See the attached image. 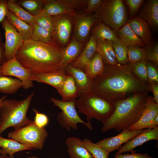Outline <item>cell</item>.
Returning <instances> with one entry per match:
<instances>
[{
    "label": "cell",
    "mask_w": 158,
    "mask_h": 158,
    "mask_svg": "<svg viewBox=\"0 0 158 158\" xmlns=\"http://www.w3.org/2000/svg\"><path fill=\"white\" fill-rule=\"evenodd\" d=\"M84 43L73 38L70 43L62 48L61 69H64L79 57L83 48Z\"/></svg>",
    "instance_id": "cell-19"
},
{
    "label": "cell",
    "mask_w": 158,
    "mask_h": 158,
    "mask_svg": "<svg viewBox=\"0 0 158 158\" xmlns=\"http://www.w3.org/2000/svg\"><path fill=\"white\" fill-rule=\"evenodd\" d=\"M146 59L143 60L133 64L132 72L134 76L137 79L145 83L148 81L147 73Z\"/></svg>",
    "instance_id": "cell-39"
},
{
    "label": "cell",
    "mask_w": 158,
    "mask_h": 158,
    "mask_svg": "<svg viewBox=\"0 0 158 158\" xmlns=\"http://www.w3.org/2000/svg\"><path fill=\"white\" fill-rule=\"evenodd\" d=\"M34 17L35 23L52 33L53 23L51 16L42 9L37 15L34 16Z\"/></svg>",
    "instance_id": "cell-38"
},
{
    "label": "cell",
    "mask_w": 158,
    "mask_h": 158,
    "mask_svg": "<svg viewBox=\"0 0 158 158\" xmlns=\"http://www.w3.org/2000/svg\"><path fill=\"white\" fill-rule=\"evenodd\" d=\"M65 70L73 78L78 90V97L82 94L91 91L93 79L88 78L83 70L74 67L70 64Z\"/></svg>",
    "instance_id": "cell-17"
},
{
    "label": "cell",
    "mask_w": 158,
    "mask_h": 158,
    "mask_svg": "<svg viewBox=\"0 0 158 158\" xmlns=\"http://www.w3.org/2000/svg\"><path fill=\"white\" fill-rule=\"evenodd\" d=\"M15 2L30 13L35 16L43 9L44 0H19Z\"/></svg>",
    "instance_id": "cell-35"
},
{
    "label": "cell",
    "mask_w": 158,
    "mask_h": 158,
    "mask_svg": "<svg viewBox=\"0 0 158 158\" xmlns=\"http://www.w3.org/2000/svg\"><path fill=\"white\" fill-rule=\"evenodd\" d=\"M43 10L51 16L63 15L75 16L76 15L74 9L63 0H44Z\"/></svg>",
    "instance_id": "cell-21"
},
{
    "label": "cell",
    "mask_w": 158,
    "mask_h": 158,
    "mask_svg": "<svg viewBox=\"0 0 158 158\" xmlns=\"http://www.w3.org/2000/svg\"><path fill=\"white\" fill-rule=\"evenodd\" d=\"M1 158H11L10 157H8L7 156L6 157H4L1 156ZM26 158H41L38 157L37 156H32Z\"/></svg>",
    "instance_id": "cell-52"
},
{
    "label": "cell",
    "mask_w": 158,
    "mask_h": 158,
    "mask_svg": "<svg viewBox=\"0 0 158 158\" xmlns=\"http://www.w3.org/2000/svg\"><path fill=\"white\" fill-rule=\"evenodd\" d=\"M6 98H7V96L6 95L3 96L0 98V106L3 101Z\"/></svg>",
    "instance_id": "cell-51"
},
{
    "label": "cell",
    "mask_w": 158,
    "mask_h": 158,
    "mask_svg": "<svg viewBox=\"0 0 158 158\" xmlns=\"http://www.w3.org/2000/svg\"><path fill=\"white\" fill-rule=\"evenodd\" d=\"M158 140V126L152 129L147 128L141 133L130 140L122 146L116 154L126 152H136L134 149L150 140Z\"/></svg>",
    "instance_id": "cell-14"
},
{
    "label": "cell",
    "mask_w": 158,
    "mask_h": 158,
    "mask_svg": "<svg viewBox=\"0 0 158 158\" xmlns=\"http://www.w3.org/2000/svg\"><path fill=\"white\" fill-rule=\"evenodd\" d=\"M68 75L64 70L61 69L41 74H32L31 79L32 81L49 85L57 90L61 87Z\"/></svg>",
    "instance_id": "cell-16"
},
{
    "label": "cell",
    "mask_w": 158,
    "mask_h": 158,
    "mask_svg": "<svg viewBox=\"0 0 158 158\" xmlns=\"http://www.w3.org/2000/svg\"><path fill=\"white\" fill-rule=\"evenodd\" d=\"M62 48L57 44L24 40L16 55L17 59L32 74L61 69Z\"/></svg>",
    "instance_id": "cell-2"
},
{
    "label": "cell",
    "mask_w": 158,
    "mask_h": 158,
    "mask_svg": "<svg viewBox=\"0 0 158 158\" xmlns=\"http://www.w3.org/2000/svg\"><path fill=\"white\" fill-rule=\"evenodd\" d=\"M112 43L117 63L120 65H123L128 63V47L122 43L119 39L115 42H112Z\"/></svg>",
    "instance_id": "cell-36"
},
{
    "label": "cell",
    "mask_w": 158,
    "mask_h": 158,
    "mask_svg": "<svg viewBox=\"0 0 158 158\" xmlns=\"http://www.w3.org/2000/svg\"><path fill=\"white\" fill-rule=\"evenodd\" d=\"M15 0H7L8 9L19 18L32 26L35 23L34 16L16 3Z\"/></svg>",
    "instance_id": "cell-31"
},
{
    "label": "cell",
    "mask_w": 158,
    "mask_h": 158,
    "mask_svg": "<svg viewBox=\"0 0 158 158\" xmlns=\"http://www.w3.org/2000/svg\"><path fill=\"white\" fill-rule=\"evenodd\" d=\"M124 1L129 9L130 16L132 18L136 16L144 0H126Z\"/></svg>",
    "instance_id": "cell-42"
},
{
    "label": "cell",
    "mask_w": 158,
    "mask_h": 158,
    "mask_svg": "<svg viewBox=\"0 0 158 158\" xmlns=\"http://www.w3.org/2000/svg\"><path fill=\"white\" fill-rule=\"evenodd\" d=\"M144 130H129L126 129L118 135L104 138L97 143L110 153L118 150L122 145L142 133Z\"/></svg>",
    "instance_id": "cell-13"
},
{
    "label": "cell",
    "mask_w": 158,
    "mask_h": 158,
    "mask_svg": "<svg viewBox=\"0 0 158 158\" xmlns=\"http://www.w3.org/2000/svg\"><path fill=\"white\" fill-rule=\"evenodd\" d=\"M6 17L24 40L31 39L33 31L32 26L19 18L9 10Z\"/></svg>",
    "instance_id": "cell-26"
},
{
    "label": "cell",
    "mask_w": 158,
    "mask_h": 158,
    "mask_svg": "<svg viewBox=\"0 0 158 158\" xmlns=\"http://www.w3.org/2000/svg\"><path fill=\"white\" fill-rule=\"evenodd\" d=\"M78 97L75 101L78 112L85 116L87 123L91 126L92 118L103 124L114 110L115 103L106 100L92 91L82 94Z\"/></svg>",
    "instance_id": "cell-5"
},
{
    "label": "cell",
    "mask_w": 158,
    "mask_h": 158,
    "mask_svg": "<svg viewBox=\"0 0 158 158\" xmlns=\"http://www.w3.org/2000/svg\"><path fill=\"white\" fill-rule=\"evenodd\" d=\"M157 66L152 61H147L146 67L147 81L158 84V69Z\"/></svg>",
    "instance_id": "cell-40"
},
{
    "label": "cell",
    "mask_w": 158,
    "mask_h": 158,
    "mask_svg": "<svg viewBox=\"0 0 158 158\" xmlns=\"http://www.w3.org/2000/svg\"><path fill=\"white\" fill-rule=\"evenodd\" d=\"M0 66H1V65H0Z\"/></svg>",
    "instance_id": "cell-54"
},
{
    "label": "cell",
    "mask_w": 158,
    "mask_h": 158,
    "mask_svg": "<svg viewBox=\"0 0 158 158\" xmlns=\"http://www.w3.org/2000/svg\"><path fill=\"white\" fill-rule=\"evenodd\" d=\"M70 16L65 15L52 16V38L54 42L61 47L66 44L71 35L72 23Z\"/></svg>",
    "instance_id": "cell-11"
},
{
    "label": "cell",
    "mask_w": 158,
    "mask_h": 158,
    "mask_svg": "<svg viewBox=\"0 0 158 158\" xmlns=\"http://www.w3.org/2000/svg\"><path fill=\"white\" fill-rule=\"evenodd\" d=\"M148 92L136 93L116 102L114 111L103 124L102 131L114 129L120 132L136 122L145 107Z\"/></svg>",
    "instance_id": "cell-3"
},
{
    "label": "cell",
    "mask_w": 158,
    "mask_h": 158,
    "mask_svg": "<svg viewBox=\"0 0 158 158\" xmlns=\"http://www.w3.org/2000/svg\"><path fill=\"white\" fill-rule=\"evenodd\" d=\"M132 65H106L104 72L93 79L91 91L114 103L136 93L149 92L147 83L133 74Z\"/></svg>",
    "instance_id": "cell-1"
},
{
    "label": "cell",
    "mask_w": 158,
    "mask_h": 158,
    "mask_svg": "<svg viewBox=\"0 0 158 158\" xmlns=\"http://www.w3.org/2000/svg\"><path fill=\"white\" fill-rule=\"evenodd\" d=\"M1 24L2 28L4 31V59L5 61H7L16 55L18 50L23 44L24 40L6 17Z\"/></svg>",
    "instance_id": "cell-10"
},
{
    "label": "cell",
    "mask_w": 158,
    "mask_h": 158,
    "mask_svg": "<svg viewBox=\"0 0 158 158\" xmlns=\"http://www.w3.org/2000/svg\"><path fill=\"white\" fill-rule=\"evenodd\" d=\"M96 52L101 56L107 65L114 66L118 64L112 47V42L107 40H96Z\"/></svg>",
    "instance_id": "cell-24"
},
{
    "label": "cell",
    "mask_w": 158,
    "mask_h": 158,
    "mask_svg": "<svg viewBox=\"0 0 158 158\" xmlns=\"http://www.w3.org/2000/svg\"><path fill=\"white\" fill-rule=\"evenodd\" d=\"M34 95L32 92L23 100L6 98L3 101L0 106V135L9 127L16 129L32 121L27 114Z\"/></svg>",
    "instance_id": "cell-4"
},
{
    "label": "cell",
    "mask_w": 158,
    "mask_h": 158,
    "mask_svg": "<svg viewBox=\"0 0 158 158\" xmlns=\"http://www.w3.org/2000/svg\"><path fill=\"white\" fill-rule=\"evenodd\" d=\"M158 114H157L152 121H150L147 125L146 128L152 129L158 126Z\"/></svg>",
    "instance_id": "cell-50"
},
{
    "label": "cell",
    "mask_w": 158,
    "mask_h": 158,
    "mask_svg": "<svg viewBox=\"0 0 158 158\" xmlns=\"http://www.w3.org/2000/svg\"><path fill=\"white\" fill-rule=\"evenodd\" d=\"M1 75L16 77L22 82V87L27 89L33 86L31 77L32 74L24 67L17 59L16 55L11 60L4 61L1 65Z\"/></svg>",
    "instance_id": "cell-9"
},
{
    "label": "cell",
    "mask_w": 158,
    "mask_h": 158,
    "mask_svg": "<svg viewBox=\"0 0 158 158\" xmlns=\"http://www.w3.org/2000/svg\"><path fill=\"white\" fill-rule=\"evenodd\" d=\"M145 21L152 28L158 27V0H147L138 16Z\"/></svg>",
    "instance_id": "cell-20"
},
{
    "label": "cell",
    "mask_w": 158,
    "mask_h": 158,
    "mask_svg": "<svg viewBox=\"0 0 158 158\" xmlns=\"http://www.w3.org/2000/svg\"><path fill=\"white\" fill-rule=\"evenodd\" d=\"M63 1L70 7L74 9L80 8L87 5V0H63Z\"/></svg>",
    "instance_id": "cell-46"
},
{
    "label": "cell",
    "mask_w": 158,
    "mask_h": 158,
    "mask_svg": "<svg viewBox=\"0 0 158 158\" xmlns=\"http://www.w3.org/2000/svg\"><path fill=\"white\" fill-rule=\"evenodd\" d=\"M150 91L153 93V99L154 102L158 104V84H156L150 81H147Z\"/></svg>",
    "instance_id": "cell-48"
},
{
    "label": "cell",
    "mask_w": 158,
    "mask_h": 158,
    "mask_svg": "<svg viewBox=\"0 0 158 158\" xmlns=\"http://www.w3.org/2000/svg\"><path fill=\"white\" fill-rule=\"evenodd\" d=\"M96 52V41L91 35L79 57L70 64L74 67L84 70L85 66Z\"/></svg>",
    "instance_id": "cell-23"
},
{
    "label": "cell",
    "mask_w": 158,
    "mask_h": 158,
    "mask_svg": "<svg viewBox=\"0 0 158 158\" xmlns=\"http://www.w3.org/2000/svg\"><path fill=\"white\" fill-rule=\"evenodd\" d=\"M65 144L70 158H94L79 138L69 137L66 140Z\"/></svg>",
    "instance_id": "cell-22"
},
{
    "label": "cell",
    "mask_w": 158,
    "mask_h": 158,
    "mask_svg": "<svg viewBox=\"0 0 158 158\" xmlns=\"http://www.w3.org/2000/svg\"><path fill=\"white\" fill-rule=\"evenodd\" d=\"M132 30L142 41L146 46L153 43L152 34L147 22L139 16H136L128 20Z\"/></svg>",
    "instance_id": "cell-18"
},
{
    "label": "cell",
    "mask_w": 158,
    "mask_h": 158,
    "mask_svg": "<svg viewBox=\"0 0 158 158\" xmlns=\"http://www.w3.org/2000/svg\"><path fill=\"white\" fill-rule=\"evenodd\" d=\"M48 133L45 127L38 126L34 121L10 132L8 137L33 149L42 150Z\"/></svg>",
    "instance_id": "cell-7"
},
{
    "label": "cell",
    "mask_w": 158,
    "mask_h": 158,
    "mask_svg": "<svg viewBox=\"0 0 158 158\" xmlns=\"http://www.w3.org/2000/svg\"><path fill=\"white\" fill-rule=\"evenodd\" d=\"M135 152L131 153L125 154H116L114 158H153L149 155L146 152L143 154L137 153Z\"/></svg>",
    "instance_id": "cell-45"
},
{
    "label": "cell",
    "mask_w": 158,
    "mask_h": 158,
    "mask_svg": "<svg viewBox=\"0 0 158 158\" xmlns=\"http://www.w3.org/2000/svg\"><path fill=\"white\" fill-rule=\"evenodd\" d=\"M87 8L84 10L85 13H90L92 12L96 13L99 11L102 6L103 0H87Z\"/></svg>",
    "instance_id": "cell-44"
},
{
    "label": "cell",
    "mask_w": 158,
    "mask_h": 158,
    "mask_svg": "<svg viewBox=\"0 0 158 158\" xmlns=\"http://www.w3.org/2000/svg\"><path fill=\"white\" fill-rule=\"evenodd\" d=\"M158 114V104L153 100V97L148 96L147 99L145 107L139 120L130 126L129 130H143L148 124Z\"/></svg>",
    "instance_id": "cell-15"
},
{
    "label": "cell",
    "mask_w": 158,
    "mask_h": 158,
    "mask_svg": "<svg viewBox=\"0 0 158 158\" xmlns=\"http://www.w3.org/2000/svg\"><path fill=\"white\" fill-rule=\"evenodd\" d=\"M75 17L73 38L84 43L87 38L92 28L98 20V11L92 14L85 13L76 15Z\"/></svg>",
    "instance_id": "cell-12"
},
{
    "label": "cell",
    "mask_w": 158,
    "mask_h": 158,
    "mask_svg": "<svg viewBox=\"0 0 158 158\" xmlns=\"http://www.w3.org/2000/svg\"><path fill=\"white\" fill-rule=\"evenodd\" d=\"M145 47L147 53V60L152 61L158 65V42L153 43L151 45L146 46Z\"/></svg>",
    "instance_id": "cell-41"
},
{
    "label": "cell",
    "mask_w": 158,
    "mask_h": 158,
    "mask_svg": "<svg viewBox=\"0 0 158 158\" xmlns=\"http://www.w3.org/2000/svg\"><path fill=\"white\" fill-rule=\"evenodd\" d=\"M33 110L35 114L34 121L35 123L39 127H45L49 122L47 116L44 114L40 113L35 109H33Z\"/></svg>",
    "instance_id": "cell-43"
},
{
    "label": "cell",
    "mask_w": 158,
    "mask_h": 158,
    "mask_svg": "<svg viewBox=\"0 0 158 158\" xmlns=\"http://www.w3.org/2000/svg\"><path fill=\"white\" fill-rule=\"evenodd\" d=\"M0 147L1 149L2 156L7 157L8 154L9 157L14 158V154L23 150H33L28 146L23 145L11 139L4 138L0 135Z\"/></svg>",
    "instance_id": "cell-29"
},
{
    "label": "cell",
    "mask_w": 158,
    "mask_h": 158,
    "mask_svg": "<svg viewBox=\"0 0 158 158\" xmlns=\"http://www.w3.org/2000/svg\"><path fill=\"white\" fill-rule=\"evenodd\" d=\"M22 87L21 82L17 78L0 75V92L12 94Z\"/></svg>",
    "instance_id": "cell-32"
},
{
    "label": "cell",
    "mask_w": 158,
    "mask_h": 158,
    "mask_svg": "<svg viewBox=\"0 0 158 158\" xmlns=\"http://www.w3.org/2000/svg\"><path fill=\"white\" fill-rule=\"evenodd\" d=\"M7 3V0H0V24L6 17L8 12Z\"/></svg>",
    "instance_id": "cell-47"
},
{
    "label": "cell",
    "mask_w": 158,
    "mask_h": 158,
    "mask_svg": "<svg viewBox=\"0 0 158 158\" xmlns=\"http://www.w3.org/2000/svg\"><path fill=\"white\" fill-rule=\"evenodd\" d=\"M117 33L120 40L127 47L133 45L145 47L144 43L134 32L127 22Z\"/></svg>",
    "instance_id": "cell-25"
},
{
    "label": "cell",
    "mask_w": 158,
    "mask_h": 158,
    "mask_svg": "<svg viewBox=\"0 0 158 158\" xmlns=\"http://www.w3.org/2000/svg\"><path fill=\"white\" fill-rule=\"evenodd\" d=\"M57 91L62 97V100L63 101L75 100L78 97L77 86L73 77L69 74L61 87Z\"/></svg>",
    "instance_id": "cell-27"
},
{
    "label": "cell",
    "mask_w": 158,
    "mask_h": 158,
    "mask_svg": "<svg viewBox=\"0 0 158 158\" xmlns=\"http://www.w3.org/2000/svg\"><path fill=\"white\" fill-rule=\"evenodd\" d=\"M97 22H101L110 27L117 32L128 21L125 5L122 0H104L98 11ZM96 22V23H97Z\"/></svg>",
    "instance_id": "cell-6"
},
{
    "label": "cell",
    "mask_w": 158,
    "mask_h": 158,
    "mask_svg": "<svg viewBox=\"0 0 158 158\" xmlns=\"http://www.w3.org/2000/svg\"><path fill=\"white\" fill-rule=\"evenodd\" d=\"M4 44L2 42V37L0 31V65L5 61Z\"/></svg>",
    "instance_id": "cell-49"
},
{
    "label": "cell",
    "mask_w": 158,
    "mask_h": 158,
    "mask_svg": "<svg viewBox=\"0 0 158 158\" xmlns=\"http://www.w3.org/2000/svg\"><path fill=\"white\" fill-rule=\"evenodd\" d=\"M32 26L33 33L30 39L45 43H55L53 40L51 32L39 26L36 23Z\"/></svg>",
    "instance_id": "cell-33"
},
{
    "label": "cell",
    "mask_w": 158,
    "mask_h": 158,
    "mask_svg": "<svg viewBox=\"0 0 158 158\" xmlns=\"http://www.w3.org/2000/svg\"><path fill=\"white\" fill-rule=\"evenodd\" d=\"M82 141L94 158H108L110 153L101 145L92 142L87 138H84Z\"/></svg>",
    "instance_id": "cell-34"
},
{
    "label": "cell",
    "mask_w": 158,
    "mask_h": 158,
    "mask_svg": "<svg viewBox=\"0 0 158 158\" xmlns=\"http://www.w3.org/2000/svg\"><path fill=\"white\" fill-rule=\"evenodd\" d=\"M75 100L65 102L54 98H51L50 100L54 105L61 110L57 116L59 123L68 131L72 129L77 130L79 123L84 124L89 130H92V126L83 121L78 115L76 109Z\"/></svg>",
    "instance_id": "cell-8"
},
{
    "label": "cell",
    "mask_w": 158,
    "mask_h": 158,
    "mask_svg": "<svg viewBox=\"0 0 158 158\" xmlns=\"http://www.w3.org/2000/svg\"><path fill=\"white\" fill-rule=\"evenodd\" d=\"M1 154V149L0 147V155ZM0 158H1V156L0 155Z\"/></svg>",
    "instance_id": "cell-53"
},
{
    "label": "cell",
    "mask_w": 158,
    "mask_h": 158,
    "mask_svg": "<svg viewBox=\"0 0 158 158\" xmlns=\"http://www.w3.org/2000/svg\"><path fill=\"white\" fill-rule=\"evenodd\" d=\"M91 35L95 40H106L115 42L119 40L113 30L101 22H97L95 24Z\"/></svg>",
    "instance_id": "cell-30"
},
{
    "label": "cell",
    "mask_w": 158,
    "mask_h": 158,
    "mask_svg": "<svg viewBox=\"0 0 158 158\" xmlns=\"http://www.w3.org/2000/svg\"><path fill=\"white\" fill-rule=\"evenodd\" d=\"M105 66L101 56L96 52L86 65L83 71L88 78L93 79L104 72Z\"/></svg>",
    "instance_id": "cell-28"
},
{
    "label": "cell",
    "mask_w": 158,
    "mask_h": 158,
    "mask_svg": "<svg viewBox=\"0 0 158 158\" xmlns=\"http://www.w3.org/2000/svg\"><path fill=\"white\" fill-rule=\"evenodd\" d=\"M128 63L132 64L146 59L147 53L145 47L136 45L128 47Z\"/></svg>",
    "instance_id": "cell-37"
}]
</instances>
